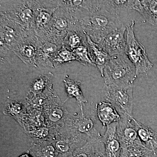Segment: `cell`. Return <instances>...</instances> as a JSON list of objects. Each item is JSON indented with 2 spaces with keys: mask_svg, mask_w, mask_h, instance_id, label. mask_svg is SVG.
<instances>
[{
  "mask_svg": "<svg viewBox=\"0 0 157 157\" xmlns=\"http://www.w3.org/2000/svg\"><path fill=\"white\" fill-rule=\"evenodd\" d=\"M120 10L115 1H94L90 11L76 21V25L98 44L109 33L123 25Z\"/></svg>",
  "mask_w": 157,
  "mask_h": 157,
  "instance_id": "6da1fadb",
  "label": "cell"
},
{
  "mask_svg": "<svg viewBox=\"0 0 157 157\" xmlns=\"http://www.w3.org/2000/svg\"><path fill=\"white\" fill-rule=\"evenodd\" d=\"M136 67L125 54L110 57L103 70L106 86L133 85L137 77Z\"/></svg>",
  "mask_w": 157,
  "mask_h": 157,
  "instance_id": "7a4b0ae2",
  "label": "cell"
},
{
  "mask_svg": "<svg viewBox=\"0 0 157 157\" xmlns=\"http://www.w3.org/2000/svg\"><path fill=\"white\" fill-rule=\"evenodd\" d=\"M37 1H1V16L16 23L25 30L34 31Z\"/></svg>",
  "mask_w": 157,
  "mask_h": 157,
  "instance_id": "3957f363",
  "label": "cell"
},
{
  "mask_svg": "<svg viewBox=\"0 0 157 157\" xmlns=\"http://www.w3.org/2000/svg\"><path fill=\"white\" fill-rule=\"evenodd\" d=\"M135 21L133 20L127 25V39L125 54L135 65L137 76L146 73L153 67L145 47L137 41L134 33Z\"/></svg>",
  "mask_w": 157,
  "mask_h": 157,
  "instance_id": "277c9868",
  "label": "cell"
},
{
  "mask_svg": "<svg viewBox=\"0 0 157 157\" xmlns=\"http://www.w3.org/2000/svg\"><path fill=\"white\" fill-rule=\"evenodd\" d=\"M76 28L78 27L75 20L59 6L53 14L48 28L37 36L40 39L63 44L68 31Z\"/></svg>",
  "mask_w": 157,
  "mask_h": 157,
  "instance_id": "5b68a950",
  "label": "cell"
},
{
  "mask_svg": "<svg viewBox=\"0 0 157 157\" xmlns=\"http://www.w3.org/2000/svg\"><path fill=\"white\" fill-rule=\"evenodd\" d=\"M133 85H105L104 98L113 105L120 115L125 114L133 117Z\"/></svg>",
  "mask_w": 157,
  "mask_h": 157,
  "instance_id": "8992f818",
  "label": "cell"
},
{
  "mask_svg": "<svg viewBox=\"0 0 157 157\" xmlns=\"http://www.w3.org/2000/svg\"><path fill=\"white\" fill-rule=\"evenodd\" d=\"M40 41L34 31H29L23 35L11 51L24 63L35 67Z\"/></svg>",
  "mask_w": 157,
  "mask_h": 157,
  "instance_id": "52a82bcc",
  "label": "cell"
},
{
  "mask_svg": "<svg viewBox=\"0 0 157 157\" xmlns=\"http://www.w3.org/2000/svg\"><path fill=\"white\" fill-rule=\"evenodd\" d=\"M64 124L71 131L87 141L101 140L102 136L96 128L94 118L90 115L76 116L70 114Z\"/></svg>",
  "mask_w": 157,
  "mask_h": 157,
  "instance_id": "ba28073f",
  "label": "cell"
},
{
  "mask_svg": "<svg viewBox=\"0 0 157 157\" xmlns=\"http://www.w3.org/2000/svg\"><path fill=\"white\" fill-rule=\"evenodd\" d=\"M43 107L45 124L50 128L62 126L70 115L58 96L54 92L46 99Z\"/></svg>",
  "mask_w": 157,
  "mask_h": 157,
  "instance_id": "9c48e42d",
  "label": "cell"
},
{
  "mask_svg": "<svg viewBox=\"0 0 157 157\" xmlns=\"http://www.w3.org/2000/svg\"><path fill=\"white\" fill-rule=\"evenodd\" d=\"M59 7L58 1H37L33 23L34 31L37 35L48 28Z\"/></svg>",
  "mask_w": 157,
  "mask_h": 157,
  "instance_id": "30bf717a",
  "label": "cell"
},
{
  "mask_svg": "<svg viewBox=\"0 0 157 157\" xmlns=\"http://www.w3.org/2000/svg\"><path fill=\"white\" fill-rule=\"evenodd\" d=\"M26 32L27 31L25 30L16 23L1 16V50L11 51L12 48Z\"/></svg>",
  "mask_w": 157,
  "mask_h": 157,
  "instance_id": "8fae6325",
  "label": "cell"
},
{
  "mask_svg": "<svg viewBox=\"0 0 157 157\" xmlns=\"http://www.w3.org/2000/svg\"><path fill=\"white\" fill-rule=\"evenodd\" d=\"M121 116L118 123L117 134L122 148L132 146H144L138 137L133 117L125 114H121Z\"/></svg>",
  "mask_w": 157,
  "mask_h": 157,
  "instance_id": "7c38bea8",
  "label": "cell"
},
{
  "mask_svg": "<svg viewBox=\"0 0 157 157\" xmlns=\"http://www.w3.org/2000/svg\"><path fill=\"white\" fill-rule=\"evenodd\" d=\"M127 26L123 25L120 28L113 31L98 43L110 56L125 54L126 40L124 34Z\"/></svg>",
  "mask_w": 157,
  "mask_h": 157,
  "instance_id": "4fadbf2b",
  "label": "cell"
},
{
  "mask_svg": "<svg viewBox=\"0 0 157 157\" xmlns=\"http://www.w3.org/2000/svg\"><path fill=\"white\" fill-rule=\"evenodd\" d=\"M36 58V66L53 68L52 60L60 50L63 45L48 40L40 39Z\"/></svg>",
  "mask_w": 157,
  "mask_h": 157,
  "instance_id": "5bb4252c",
  "label": "cell"
},
{
  "mask_svg": "<svg viewBox=\"0 0 157 157\" xmlns=\"http://www.w3.org/2000/svg\"><path fill=\"white\" fill-rule=\"evenodd\" d=\"M118 123H113L107 127L101 140L104 144L106 157H121L122 147L117 134Z\"/></svg>",
  "mask_w": 157,
  "mask_h": 157,
  "instance_id": "9a60e30c",
  "label": "cell"
},
{
  "mask_svg": "<svg viewBox=\"0 0 157 157\" xmlns=\"http://www.w3.org/2000/svg\"><path fill=\"white\" fill-rule=\"evenodd\" d=\"M127 9L136 10L147 21L157 26V1H128Z\"/></svg>",
  "mask_w": 157,
  "mask_h": 157,
  "instance_id": "2e32d148",
  "label": "cell"
},
{
  "mask_svg": "<svg viewBox=\"0 0 157 157\" xmlns=\"http://www.w3.org/2000/svg\"><path fill=\"white\" fill-rule=\"evenodd\" d=\"M86 36L90 58L94 64L100 71L102 76L104 68L111 56L99 44L93 42L88 35H86Z\"/></svg>",
  "mask_w": 157,
  "mask_h": 157,
  "instance_id": "e0dca14e",
  "label": "cell"
},
{
  "mask_svg": "<svg viewBox=\"0 0 157 157\" xmlns=\"http://www.w3.org/2000/svg\"><path fill=\"white\" fill-rule=\"evenodd\" d=\"M97 114L103 126H108L113 123H118L121 116L113 105L109 102L101 101L96 105Z\"/></svg>",
  "mask_w": 157,
  "mask_h": 157,
  "instance_id": "ac0fdd59",
  "label": "cell"
},
{
  "mask_svg": "<svg viewBox=\"0 0 157 157\" xmlns=\"http://www.w3.org/2000/svg\"><path fill=\"white\" fill-rule=\"evenodd\" d=\"M29 153L33 157H58L59 154L52 141L47 139H35Z\"/></svg>",
  "mask_w": 157,
  "mask_h": 157,
  "instance_id": "d6986e66",
  "label": "cell"
},
{
  "mask_svg": "<svg viewBox=\"0 0 157 157\" xmlns=\"http://www.w3.org/2000/svg\"><path fill=\"white\" fill-rule=\"evenodd\" d=\"M53 74L51 73L43 74L37 77L33 82L29 90L32 98L49 94L52 91L51 84Z\"/></svg>",
  "mask_w": 157,
  "mask_h": 157,
  "instance_id": "ffe728a7",
  "label": "cell"
},
{
  "mask_svg": "<svg viewBox=\"0 0 157 157\" xmlns=\"http://www.w3.org/2000/svg\"><path fill=\"white\" fill-rule=\"evenodd\" d=\"M65 90L68 99L75 98L77 101L81 111V115H85L83 108L87 101L84 98L82 91L81 83L76 80L67 78L63 80Z\"/></svg>",
  "mask_w": 157,
  "mask_h": 157,
  "instance_id": "44dd1931",
  "label": "cell"
},
{
  "mask_svg": "<svg viewBox=\"0 0 157 157\" xmlns=\"http://www.w3.org/2000/svg\"><path fill=\"white\" fill-rule=\"evenodd\" d=\"M133 121L141 142L147 148H154L157 144V132L150 127L137 121L134 118Z\"/></svg>",
  "mask_w": 157,
  "mask_h": 157,
  "instance_id": "7402d4cb",
  "label": "cell"
},
{
  "mask_svg": "<svg viewBox=\"0 0 157 157\" xmlns=\"http://www.w3.org/2000/svg\"><path fill=\"white\" fill-rule=\"evenodd\" d=\"M63 45L68 50L73 52L79 46L87 45L86 35L78 28L70 30L64 39Z\"/></svg>",
  "mask_w": 157,
  "mask_h": 157,
  "instance_id": "603a6c76",
  "label": "cell"
},
{
  "mask_svg": "<svg viewBox=\"0 0 157 157\" xmlns=\"http://www.w3.org/2000/svg\"><path fill=\"white\" fill-rule=\"evenodd\" d=\"M99 140L88 141L84 145L76 149L71 154L64 157H91L95 151Z\"/></svg>",
  "mask_w": 157,
  "mask_h": 157,
  "instance_id": "cb8c5ba5",
  "label": "cell"
},
{
  "mask_svg": "<svg viewBox=\"0 0 157 157\" xmlns=\"http://www.w3.org/2000/svg\"><path fill=\"white\" fill-rule=\"evenodd\" d=\"M76 61L75 54L63 46L52 60L53 68H56L65 63Z\"/></svg>",
  "mask_w": 157,
  "mask_h": 157,
  "instance_id": "d4e9b609",
  "label": "cell"
},
{
  "mask_svg": "<svg viewBox=\"0 0 157 157\" xmlns=\"http://www.w3.org/2000/svg\"><path fill=\"white\" fill-rule=\"evenodd\" d=\"M22 103L17 101H9L6 103L3 113L5 115L17 117L23 114L25 111Z\"/></svg>",
  "mask_w": 157,
  "mask_h": 157,
  "instance_id": "484cf974",
  "label": "cell"
},
{
  "mask_svg": "<svg viewBox=\"0 0 157 157\" xmlns=\"http://www.w3.org/2000/svg\"><path fill=\"white\" fill-rule=\"evenodd\" d=\"M73 52L76 56V61L82 64L84 66H94L90 58L87 45L79 46Z\"/></svg>",
  "mask_w": 157,
  "mask_h": 157,
  "instance_id": "4316f807",
  "label": "cell"
},
{
  "mask_svg": "<svg viewBox=\"0 0 157 157\" xmlns=\"http://www.w3.org/2000/svg\"><path fill=\"white\" fill-rule=\"evenodd\" d=\"M146 148L145 146H132L122 148L121 157H144Z\"/></svg>",
  "mask_w": 157,
  "mask_h": 157,
  "instance_id": "83f0119b",
  "label": "cell"
},
{
  "mask_svg": "<svg viewBox=\"0 0 157 157\" xmlns=\"http://www.w3.org/2000/svg\"><path fill=\"white\" fill-rule=\"evenodd\" d=\"M91 157H106L104 145L101 140L98 141L95 151Z\"/></svg>",
  "mask_w": 157,
  "mask_h": 157,
  "instance_id": "f1b7e54d",
  "label": "cell"
},
{
  "mask_svg": "<svg viewBox=\"0 0 157 157\" xmlns=\"http://www.w3.org/2000/svg\"><path fill=\"white\" fill-rule=\"evenodd\" d=\"M144 157H157V144L155 147L152 149L146 147Z\"/></svg>",
  "mask_w": 157,
  "mask_h": 157,
  "instance_id": "f546056e",
  "label": "cell"
},
{
  "mask_svg": "<svg viewBox=\"0 0 157 157\" xmlns=\"http://www.w3.org/2000/svg\"><path fill=\"white\" fill-rule=\"evenodd\" d=\"M19 157H33L32 155L30 154L29 153H25L21 155Z\"/></svg>",
  "mask_w": 157,
  "mask_h": 157,
  "instance_id": "4dcf8cb0",
  "label": "cell"
}]
</instances>
